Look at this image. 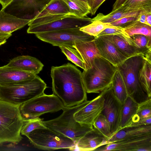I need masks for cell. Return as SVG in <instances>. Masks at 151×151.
<instances>
[{
	"instance_id": "74e56055",
	"label": "cell",
	"mask_w": 151,
	"mask_h": 151,
	"mask_svg": "<svg viewBox=\"0 0 151 151\" xmlns=\"http://www.w3.org/2000/svg\"><path fill=\"white\" fill-rule=\"evenodd\" d=\"M124 33L123 28L114 26L106 28L96 37L106 35H115Z\"/></svg>"
},
{
	"instance_id": "4fadbf2b",
	"label": "cell",
	"mask_w": 151,
	"mask_h": 151,
	"mask_svg": "<svg viewBox=\"0 0 151 151\" xmlns=\"http://www.w3.org/2000/svg\"><path fill=\"white\" fill-rule=\"evenodd\" d=\"M105 145L98 150L151 151V133L124 139Z\"/></svg>"
},
{
	"instance_id": "d4e9b609",
	"label": "cell",
	"mask_w": 151,
	"mask_h": 151,
	"mask_svg": "<svg viewBox=\"0 0 151 151\" xmlns=\"http://www.w3.org/2000/svg\"><path fill=\"white\" fill-rule=\"evenodd\" d=\"M69 14L68 6L63 0H52L35 19L47 15Z\"/></svg>"
},
{
	"instance_id": "1f68e13d",
	"label": "cell",
	"mask_w": 151,
	"mask_h": 151,
	"mask_svg": "<svg viewBox=\"0 0 151 151\" xmlns=\"http://www.w3.org/2000/svg\"><path fill=\"white\" fill-rule=\"evenodd\" d=\"M94 130L107 140L111 135L110 124L105 116L101 113L93 124Z\"/></svg>"
},
{
	"instance_id": "d6a6232c",
	"label": "cell",
	"mask_w": 151,
	"mask_h": 151,
	"mask_svg": "<svg viewBox=\"0 0 151 151\" xmlns=\"http://www.w3.org/2000/svg\"><path fill=\"white\" fill-rule=\"evenodd\" d=\"M113 26H114L109 23H104L100 21L95 20L81 28L80 29L90 35L96 37L106 28Z\"/></svg>"
},
{
	"instance_id": "7bdbcfd3",
	"label": "cell",
	"mask_w": 151,
	"mask_h": 151,
	"mask_svg": "<svg viewBox=\"0 0 151 151\" xmlns=\"http://www.w3.org/2000/svg\"><path fill=\"white\" fill-rule=\"evenodd\" d=\"M13 0H0V4L2 6V9H4Z\"/></svg>"
},
{
	"instance_id": "603a6c76",
	"label": "cell",
	"mask_w": 151,
	"mask_h": 151,
	"mask_svg": "<svg viewBox=\"0 0 151 151\" xmlns=\"http://www.w3.org/2000/svg\"><path fill=\"white\" fill-rule=\"evenodd\" d=\"M113 43L119 50L127 58L137 55L133 40L124 33L113 35Z\"/></svg>"
},
{
	"instance_id": "5bb4252c",
	"label": "cell",
	"mask_w": 151,
	"mask_h": 151,
	"mask_svg": "<svg viewBox=\"0 0 151 151\" xmlns=\"http://www.w3.org/2000/svg\"><path fill=\"white\" fill-rule=\"evenodd\" d=\"M104 103V98L101 93L91 100H86L84 106L74 114V119L81 124L93 126L101 113Z\"/></svg>"
},
{
	"instance_id": "52a82bcc",
	"label": "cell",
	"mask_w": 151,
	"mask_h": 151,
	"mask_svg": "<svg viewBox=\"0 0 151 151\" xmlns=\"http://www.w3.org/2000/svg\"><path fill=\"white\" fill-rule=\"evenodd\" d=\"M26 136L34 146L39 149L74 150L76 149V143L73 140L47 128L35 129Z\"/></svg>"
},
{
	"instance_id": "d6986e66",
	"label": "cell",
	"mask_w": 151,
	"mask_h": 151,
	"mask_svg": "<svg viewBox=\"0 0 151 151\" xmlns=\"http://www.w3.org/2000/svg\"><path fill=\"white\" fill-rule=\"evenodd\" d=\"M94 39L88 42H76L73 46V48L78 52L83 60L85 68L84 70L91 68L95 59L97 57H101Z\"/></svg>"
},
{
	"instance_id": "277c9868",
	"label": "cell",
	"mask_w": 151,
	"mask_h": 151,
	"mask_svg": "<svg viewBox=\"0 0 151 151\" xmlns=\"http://www.w3.org/2000/svg\"><path fill=\"white\" fill-rule=\"evenodd\" d=\"M86 101L72 107H65L58 117L49 120H42V123L47 128L70 138L76 143L81 137L93 129V126L81 124L73 117L74 114L84 106Z\"/></svg>"
},
{
	"instance_id": "30bf717a",
	"label": "cell",
	"mask_w": 151,
	"mask_h": 151,
	"mask_svg": "<svg viewBox=\"0 0 151 151\" xmlns=\"http://www.w3.org/2000/svg\"><path fill=\"white\" fill-rule=\"evenodd\" d=\"M52 0H13L2 10L18 18L31 21Z\"/></svg>"
},
{
	"instance_id": "5b68a950",
	"label": "cell",
	"mask_w": 151,
	"mask_h": 151,
	"mask_svg": "<svg viewBox=\"0 0 151 151\" xmlns=\"http://www.w3.org/2000/svg\"><path fill=\"white\" fill-rule=\"evenodd\" d=\"M144 60L141 56L136 55L127 58L117 67L123 78L128 96L138 104L151 98L138 78L139 72Z\"/></svg>"
},
{
	"instance_id": "9a60e30c",
	"label": "cell",
	"mask_w": 151,
	"mask_h": 151,
	"mask_svg": "<svg viewBox=\"0 0 151 151\" xmlns=\"http://www.w3.org/2000/svg\"><path fill=\"white\" fill-rule=\"evenodd\" d=\"M112 35L96 37L94 40L101 57L117 67L127 58L119 50L113 43Z\"/></svg>"
},
{
	"instance_id": "cb8c5ba5",
	"label": "cell",
	"mask_w": 151,
	"mask_h": 151,
	"mask_svg": "<svg viewBox=\"0 0 151 151\" xmlns=\"http://www.w3.org/2000/svg\"><path fill=\"white\" fill-rule=\"evenodd\" d=\"M134 41L137 55L151 62V37L142 34L131 36Z\"/></svg>"
},
{
	"instance_id": "44dd1931",
	"label": "cell",
	"mask_w": 151,
	"mask_h": 151,
	"mask_svg": "<svg viewBox=\"0 0 151 151\" xmlns=\"http://www.w3.org/2000/svg\"><path fill=\"white\" fill-rule=\"evenodd\" d=\"M149 133H151V125L126 127L120 129L108 139L106 144Z\"/></svg>"
},
{
	"instance_id": "6da1fadb",
	"label": "cell",
	"mask_w": 151,
	"mask_h": 151,
	"mask_svg": "<svg viewBox=\"0 0 151 151\" xmlns=\"http://www.w3.org/2000/svg\"><path fill=\"white\" fill-rule=\"evenodd\" d=\"M50 76L53 94L65 107L75 106L87 100L82 72L74 65L68 63L59 66H52Z\"/></svg>"
},
{
	"instance_id": "bcb514c9",
	"label": "cell",
	"mask_w": 151,
	"mask_h": 151,
	"mask_svg": "<svg viewBox=\"0 0 151 151\" xmlns=\"http://www.w3.org/2000/svg\"><path fill=\"white\" fill-rule=\"evenodd\" d=\"M83 1H84L88 3L90 6V1L91 0H81Z\"/></svg>"
},
{
	"instance_id": "d590c367",
	"label": "cell",
	"mask_w": 151,
	"mask_h": 151,
	"mask_svg": "<svg viewBox=\"0 0 151 151\" xmlns=\"http://www.w3.org/2000/svg\"><path fill=\"white\" fill-rule=\"evenodd\" d=\"M122 6L125 9L141 10L151 8V0H126Z\"/></svg>"
},
{
	"instance_id": "e575fe53",
	"label": "cell",
	"mask_w": 151,
	"mask_h": 151,
	"mask_svg": "<svg viewBox=\"0 0 151 151\" xmlns=\"http://www.w3.org/2000/svg\"><path fill=\"white\" fill-rule=\"evenodd\" d=\"M42 119L39 117L32 119L24 120L21 131V135L26 136L35 129L46 128L42 123Z\"/></svg>"
},
{
	"instance_id": "9c48e42d",
	"label": "cell",
	"mask_w": 151,
	"mask_h": 151,
	"mask_svg": "<svg viewBox=\"0 0 151 151\" xmlns=\"http://www.w3.org/2000/svg\"><path fill=\"white\" fill-rule=\"evenodd\" d=\"M80 28L38 33L35 34L40 40L54 46H64L73 47L76 42H88L94 40L95 37L80 30Z\"/></svg>"
},
{
	"instance_id": "8992f818",
	"label": "cell",
	"mask_w": 151,
	"mask_h": 151,
	"mask_svg": "<svg viewBox=\"0 0 151 151\" xmlns=\"http://www.w3.org/2000/svg\"><path fill=\"white\" fill-rule=\"evenodd\" d=\"M47 87L46 83L37 76L34 79L24 83L0 86V99L21 104L43 94Z\"/></svg>"
},
{
	"instance_id": "484cf974",
	"label": "cell",
	"mask_w": 151,
	"mask_h": 151,
	"mask_svg": "<svg viewBox=\"0 0 151 151\" xmlns=\"http://www.w3.org/2000/svg\"><path fill=\"white\" fill-rule=\"evenodd\" d=\"M138 105V104L128 96L122 104L119 130L126 127L129 122L136 113Z\"/></svg>"
},
{
	"instance_id": "ee69618b",
	"label": "cell",
	"mask_w": 151,
	"mask_h": 151,
	"mask_svg": "<svg viewBox=\"0 0 151 151\" xmlns=\"http://www.w3.org/2000/svg\"><path fill=\"white\" fill-rule=\"evenodd\" d=\"M12 34L5 33L0 32V38H4L7 39L12 36Z\"/></svg>"
},
{
	"instance_id": "f35d334b",
	"label": "cell",
	"mask_w": 151,
	"mask_h": 151,
	"mask_svg": "<svg viewBox=\"0 0 151 151\" xmlns=\"http://www.w3.org/2000/svg\"><path fill=\"white\" fill-rule=\"evenodd\" d=\"M106 0H91L90 7L91 15L94 14L98 8Z\"/></svg>"
},
{
	"instance_id": "ffe728a7",
	"label": "cell",
	"mask_w": 151,
	"mask_h": 151,
	"mask_svg": "<svg viewBox=\"0 0 151 151\" xmlns=\"http://www.w3.org/2000/svg\"><path fill=\"white\" fill-rule=\"evenodd\" d=\"M31 21L18 18L1 9L0 11V32L12 34L28 24Z\"/></svg>"
},
{
	"instance_id": "83f0119b",
	"label": "cell",
	"mask_w": 151,
	"mask_h": 151,
	"mask_svg": "<svg viewBox=\"0 0 151 151\" xmlns=\"http://www.w3.org/2000/svg\"><path fill=\"white\" fill-rule=\"evenodd\" d=\"M112 85L115 96L122 104L128 96L123 78L118 69L114 77Z\"/></svg>"
},
{
	"instance_id": "60d3db41",
	"label": "cell",
	"mask_w": 151,
	"mask_h": 151,
	"mask_svg": "<svg viewBox=\"0 0 151 151\" xmlns=\"http://www.w3.org/2000/svg\"><path fill=\"white\" fill-rule=\"evenodd\" d=\"M146 15V22L147 24L151 26V8L143 9Z\"/></svg>"
},
{
	"instance_id": "e0dca14e",
	"label": "cell",
	"mask_w": 151,
	"mask_h": 151,
	"mask_svg": "<svg viewBox=\"0 0 151 151\" xmlns=\"http://www.w3.org/2000/svg\"><path fill=\"white\" fill-rule=\"evenodd\" d=\"M6 66L37 74L41 71L44 65L37 58L29 55L15 57Z\"/></svg>"
},
{
	"instance_id": "4dcf8cb0",
	"label": "cell",
	"mask_w": 151,
	"mask_h": 151,
	"mask_svg": "<svg viewBox=\"0 0 151 151\" xmlns=\"http://www.w3.org/2000/svg\"><path fill=\"white\" fill-rule=\"evenodd\" d=\"M123 29L124 33L129 36L142 34L151 37V26L137 20Z\"/></svg>"
},
{
	"instance_id": "ab89813d",
	"label": "cell",
	"mask_w": 151,
	"mask_h": 151,
	"mask_svg": "<svg viewBox=\"0 0 151 151\" xmlns=\"http://www.w3.org/2000/svg\"><path fill=\"white\" fill-rule=\"evenodd\" d=\"M136 20L141 23L147 24L146 22V15L143 10L140 11L137 17Z\"/></svg>"
},
{
	"instance_id": "4316f807",
	"label": "cell",
	"mask_w": 151,
	"mask_h": 151,
	"mask_svg": "<svg viewBox=\"0 0 151 151\" xmlns=\"http://www.w3.org/2000/svg\"><path fill=\"white\" fill-rule=\"evenodd\" d=\"M140 11L127 12L124 10L121 6L106 15L99 13L92 20L93 21L98 20L104 23H110L124 17L137 16Z\"/></svg>"
},
{
	"instance_id": "8d00e7d4",
	"label": "cell",
	"mask_w": 151,
	"mask_h": 151,
	"mask_svg": "<svg viewBox=\"0 0 151 151\" xmlns=\"http://www.w3.org/2000/svg\"><path fill=\"white\" fill-rule=\"evenodd\" d=\"M137 16L124 17L109 23L112 26L124 28L136 21Z\"/></svg>"
},
{
	"instance_id": "ac0fdd59",
	"label": "cell",
	"mask_w": 151,
	"mask_h": 151,
	"mask_svg": "<svg viewBox=\"0 0 151 151\" xmlns=\"http://www.w3.org/2000/svg\"><path fill=\"white\" fill-rule=\"evenodd\" d=\"M106 140L93 129L85 134L76 142V149L83 151L95 150L106 144Z\"/></svg>"
},
{
	"instance_id": "3957f363",
	"label": "cell",
	"mask_w": 151,
	"mask_h": 151,
	"mask_svg": "<svg viewBox=\"0 0 151 151\" xmlns=\"http://www.w3.org/2000/svg\"><path fill=\"white\" fill-rule=\"evenodd\" d=\"M117 67L101 57L96 58L92 67L82 73L86 92L99 93L109 87Z\"/></svg>"
},
{
	"instance_id": "7402d4cb",
	"label": "cell",
	"mask_w": 151,
	"mask_h": 151,
	"mask_svg": "<svg viewBox=\"0 0 151 151\" xmlns=\"http://www.w3.org/2000/svg\"><path fill=\"white\" fill-rule=\"evenodd\" d=\"M151 125V98L139 104L136 113L125 127Z\"/></svg>"
},
{
	"instance_id": "2e32d148",
	"label": "cell",
	"mask_w": 151,
	"mask_h": 151,
	"mask_svg": "<svg viewBox=\"0 0 151 151\" xmlns=\"http://www.w3.org/2000/svg\"><path fill=\"white\" fill-rule=\"evenodd\" d=\"M37 75L35 73L11 68L0 67V86L19 84L30 81Z\"/></svg>"
},
{
	"instance_id": "836d02e7",
	"label": "cell",
	"mask_w": 151,
	"mask_h": 151,
	"mask_svg": "<svg viewBox=\"0 0 151 151\" xmlns=\"http://www.w3.org/2000/svg\"><path fill=\"white\" fill-rule=\"evenodd\" d=\"M59 47L68 60L83 70L85 69L83 60L80 54L76 49L68 46H61Z\"/></svg>"
},
{
	"instance_id": "ba28073f",
	"label": "cell",
	"mask_w": 151,
	"mask_h": 151,
	"mask_svg": "<svg viewBox=\"0 0 151 151\" xmlns=\"http://www.w3.org/2000/svg\"><path fill=\"white\" fill-rule=\"evenodd\" d=\"M65 107L55 95L44 93L21 104L19 109L24 119L28 120L38 118L46 113L57 112Z\"/></svg>"
},
{
	"instance_id": "f6af8a7d",
	"label": "cell",
	"mask_w": 151,
	"mask_h": 151,
	"mask_svg": "<svg viewBox=\"0 0 151 151\" xmlns=\"http://www.w3.org/2000/svg\"><path fill=\"white\" fill-rule=\"evenodd\" d=\"M6 38H0V46L5 43L6 41Z\"/></svg>"
},
{
	"instance_id": "8fae6325",
	"label": "cell",
	"mask_w": 151,
	"mask_h": 151,
	"mask_svg": "<svg viewBox=\"0 0 151 151\" xmlns=\"http://www.w3.org/2000/svg\"><path fill=\"white\" fill-rule=\"evenodd\" d=\"M87 17H78L72 14L46 24L29 26L27 32L29 34L54 31L75 28H81L93 22Z\"/></svg>"
},
{
	"instance_id": "7a4b0ae2",
	"label": "cell",
	"mask_w": 151,
	"mask_h": 151,
	"mask_svg": "<svg viewBox=\"0 0 151 151\" xmlns=\"http://www.w3.org/2000/svg\"><path fill=\"white\" fill-rule=\"evenodd\" d=\"M20 105L0 99V145L17 144L22 140L21 131L24 120L21 114Z\"/></svg>"
},
{
	"instance_id": "7c38bea8",
	"label": "cell",
	"mask_w": 151,
	"mask_h": 151,
	"mask_svg": "<svg viewBox=\"0 0 151 151\" xmlns=\"http://www.w3.org/2000/svg\"><path fill=\"white\" fill-rule=\"evenodd\" d=\"M101 93L104 98L103 108L101 113L110 124L111 136L119 130L122 104L115 96L112 84Z\"/></svg>"
},
{
	"instance_id": "f546056e",
	"label": "cell",
	"mask_w": 151,
	"mask_h": 151,
	"mask_svg": "<svg viewBox=\"0 0 151 151\" xmlns=\"http://www.w3.org/2000/svg\"><path fill=\"white\" fill-rule=\"evenodd\" d=\"M68 5L71 14L82 17H85L91 12L89 4L81 0H63Z\"/></svg>"
},
{
	"instance_id": "b9f144b4",
	"label": "cell",
	"mask_w": 151,
	"mask_h": 151,
	"mask_svg": "<svg viewBox=\"0 0 151 151\" xmlns=\"http://www.w3.org/2000/svg\"><path fill=\"white\" fill-rule=\"evenodd\" d=\"M126 0H116L113 6L112 11L114 10L122 5Z\"/></svg>"
},
{
	"instance_id": "f1b7e54d",
	"label": "cell",
	"mask_w": 151,
	"mask_h": 151,
	"mask_svg": "<svg viewBox=\"0 0 151 151\" xmlns=\"http://www.w3.org/2000/svg\"><path fill=\"white\" fill-rule=\"evenodd\" d=\"M151 62L144 60L138 74L139 82L149 96L151 97Z\"/></svg>"
}]
</instances>
